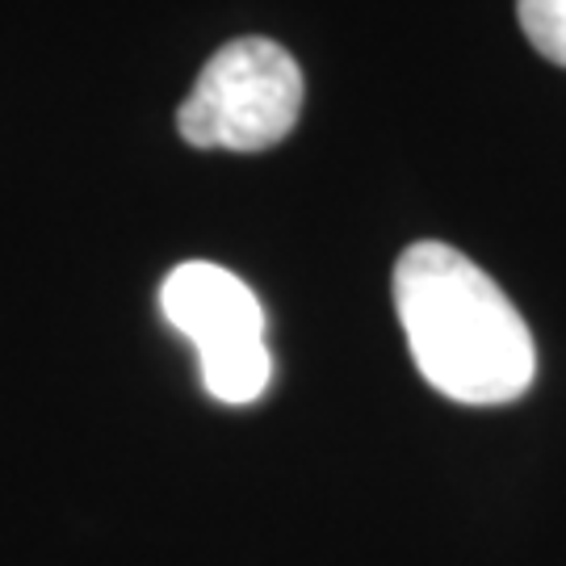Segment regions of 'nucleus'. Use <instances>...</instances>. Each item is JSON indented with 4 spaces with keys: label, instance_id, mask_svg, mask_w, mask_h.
Wrapping results in <instances>:
<instances>
[{
    "label": "nucleus",
    "instance_id": "obj_3",
    "mask_svg": "<svg viewBox=\"0 0 566 566\" xmlns=\"http://www.w3.org/2000/svg\"><path fill=\"white\" fill-rule=\"evenodd\" d=\"M164 319L198 348L202 382L219 403H252L273 378L264 311L248 285L210 261L177 264L160 285Z\"/></svg>",
    "mask_w": 566,
    "mask_h": 566
},
{
    "label": "nucleus",
    "instance_id": "obj_1",
    "mask_svg": "<svg viewBox=\"0 0 566 566\" xmlns=\"http://www.w3.org/2000/svg\"><path fill=\"white\" fill-rule=\"evenodd\" d=\"M395 311L416 369L453 403H512L537 374V353L521 311L449 243H411L399 256Z\"/></svg>",
    "mask_w": 566,
    "mask_h": 566
},
{
    "label": "nucleus",
    "instance_id": "obj_4",
    "mask_svg": "<svg viewBox=\"0 0 566 566\" xmlns=\"http://www.w3.org/2000/svg\"><path fill=\"white\" fill-rule=\"evenodd\" d=\"M516 18L537 55L566 67V0H516Z\"/></svg>",
    "mask_w": 566,
    "mask_h": 566
},
{
    "label": "nucleus",
    "instance_id": "obj_2",
    "mask_svg": "<svg viewBox=\"0 0 566 566\" xmlns=\"http://www.w3.org/2000/svg\"><path fill=\"white\" fill-rule=\"evenodd\" d=\"M303 114V72L273 39H235L219 46L193 93L177 109V130L189 147L269 151L290 139Z\"/></svg>",
    "mask_w": 566,
    "mask_h": 566
}]
</instances>
